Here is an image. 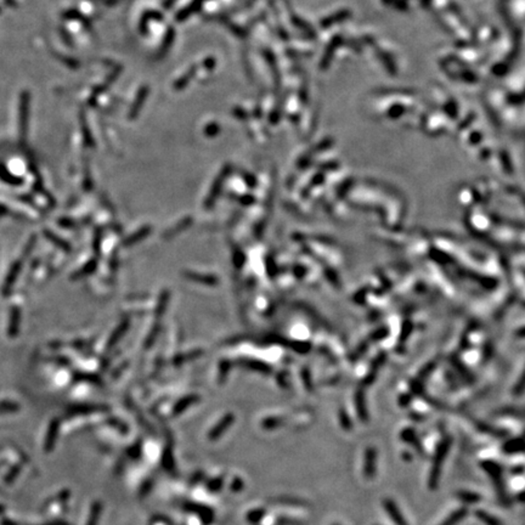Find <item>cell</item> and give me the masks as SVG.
<instances>
[{
	"instance_id": "obj_5",
	"label": "cell",
	"mask_w": 525,
	"mask_h": 525,
	"mask_svg": "<svg viewBox=\"0 0 525 525\" xmlns=\"http://www.w3.org/2000/svg\"><path fill=\"white\" fill-rule=\"evenodd\" d=\"M383 508L387 512L388 517L393 521V523L395 525H408L406 522L405 517H404L403 512L400 511L399 506L396 505V502L392 499H384L383 500Z\"/></svg>"
},
{
	"instance_id": "obj_14",
	"label": "cell",
	"mask_w": 525,
	"mask_h": 525,
	"mask_svg": "<svg viewBox=\"0 0 525 525\" xmlns=\"http://www.w3.org/2000/svg\"><path fill=\"white\" fill-rule=\"evenodd\" d=\"M403 456H404V459H405L406 461H407V460H411V455H410V454H407V452H404Z\"/></svg>"
},
{
	"instance_id": "obj_11",
	"label": "cell",
	"mask_w": 525,
	"mask_h": 525,
	"mask_svg": "<svg viewBox=\"0 0 525 525\" xmlns=\"http://www.w3.org/2000/svg\"><path fill=\"white\" fill-rule=\"evenodd\" d=\"M474 516L485 525H504V523L501 522V519L492 516L491 513L484 511V509H477V511L474 512Z\"/></svg>"
},
{
	"instance_id": "obj_1",
	"label": "cell",
	"mask_w": 525,
	"mask_h": 525,
	"mask_svg": "<svg viewBox=\"0 0 525 525\" xmlns=\"http://www.w3.org/2000/svg\"><path fill=\"white\" fill-rule=\"evenodd\" d=\"M480 467H482V469L484 470V472L489 475L490 479H491L500 504L504 507H509L511 499H509L508 492H507L506 483H505L504 478V469H502L501 464H500L499 462H496V461L484 460L480 462Z\"/></svg>"
},
{
	"instance_id": "obj_4",
	"label": "cell",
	"mask_w": 525,
	"mask_h": 525,
	"mask_svg": "<svg viewBox=\"0 0 525 525\" xmlns=\"http://www.w3.org/2000/svg\"><path fill=\"white\" fill-rule=\"evenodd\" d=\"M400 439L403 440L404 443H406V444L411 445V446H412L413 449H415L416 451L421 455V456H425V450H424V447H423L422 442L420 440L417 433H416V430L413 429V428H411V427L404 428V429L400 432Z\"/></svg>"
},
{
	"instance_id": "obj_8",
	"label": "cell",
	"mask_w": 525,
	"mask_h": 525,
	"mask_svg": "<svg viewBox=\"0 0 525 525\" xmlns=\"http://www.w3.org/2000/svg\"><path fill=\"white\" fill-rule=\"evenodd\" d=\"M477 428H478V430H480V432L485 433V434L492 435V437H496V438H505L508 435V430L507 429L494 427V425L487 424V423H484V422H478Z\"/></svg>"
},
{
	"instance_id": "obj_12",
	"label": "cell",
	"mask_w": 525,
	"mask_h": 525,
	"mask_svg": "<svg viewBox=\"0 0 525 525\" xmlns=\"http://www.w3.org/2000/svg\"><path fill=\"white\" fill-rule=\"evenodd\" d=\"M338 421H339V424H341V427L343 428L344 430L350 432V430L353 429V421H351V418L349 417L348 412H346L345 410H343V408L339 411Z\"/></svg>"
},
{
	"instance_id": "obj_9",
	"label": "cell",
	"mask_w": 525,
	"mask_h": 525,
	"mask_svg": "<svg viewBox=\"0 0 525 525\" xmlns=\"http://www.w3.org/2000/svg\"><path fill=\"white\" fill-rule=\"evenodd\" d=\"M456 497L464 505H474L482 501V495L478 492L469 491V490H459L456 492Z\"/></svg>"
},
{
	"instance_id": "obj_2",
	"label": "cell",
	"mask_w": 525,
	"mask_h": 525,
	"mask_svg": "<svg viewBox=\"0 0 525 525\" xmlns=\"http://www.w3.org/2000/svg\"><path fill=\"white\" fill-rule=\"evenodd\" d=\"M452 445V438L450 435L443 438L439 442V444L437 445V449H435L434 456L432 460V468H430L429 472V478H428V489L434 491L439 487V482H440V475H442L443 470V464H444L445 460H446L447 454L450 452Z\"/></svg>"
},
{
	"instance_id": "obj_10",
	"label": "cell",
	"mask_w": 525,
	"mask_h": 525,
	"mask_svg": "<svg viewBox=\"0 0 525 525\" xmlns=\"http://www.w3.org/2000/svg\"><path fill=\"white\" fill-rule=\"evenodd\" d=\"M355 408H356V413H358L359 421L363 423H367L368 421H370V416H368L367 408H366V404H365V400H363V396L360 395V394L356 395V398H355Z\"/></svg>"
},
{
	"instance_id": "obj_6",
	"label": "cell",
	"mask_w": 525,
	"mask_h": 525,
	"mask_svg": "<svg viewBox=\"0 0 525 525\" xmlns=\"http://www.w3.org/2000/svg\"><path fill=\"white\" fill-rule=\"evenodd\" d=\"M502 452L507 455H516L521 454L524 450V442L522 437H516V438H509V439L505 440V443L502 444Z\"/></svg>"
},
{
	"instance_id": "obj_3",
	"label": "cell",
	"mask_w": 525,
	"mask_h": 525,
	"mask_svg": "<svg viewBox=\"0 0 525 525\" xmlns=\"http://www.w3.org/2000/svg\"><path fill=\"white\" fill-rule=\"evenodd\" d=\"M376 462H377V450L373 446H368L363 455V477L367 480H372L376 475Z\"/></svg>"
},
{
	"instance_id": "obj_7",
	"label": "cell",
	"mask_w": 525,
	"mask_h": 525,
	"mask_svg": "<svg viewBox=\"0 0 525 525\" xmlns=\"http://www.w3.org/2000/svg\"><path fill=\"white\" fill-rule=\"evenodd\" d=\"M467 516H468L467 507H464V506L460 507V508L455 509L454 512H451V513L449 514V517H446V518H445L439 525H457L459 523H461V522H462Z\"/></svg>"
},
{
	"instance_id": "obj_13",
	"label": "cell",
	"mask_w": 525,
	"mask_h": 525,
	"mask_svg": "<svg viewBox=\"0 0 525 525\" xmlns=\"http://www.w3.org/2000/svg\"><path fill=\"white\" fill-rule=\"evenodd\" d=\"M282 423H283V420H282V418L275 417V418H269L267 421H265L264 424H265V427H267V428H276V427H279V425H281Z\"/></svg>"
},
{
	"instance_id": "obj_15",
	"label": "cell",
	"mask_w": 525,
	"mask_h": 525,
	"mask_svg": "<svg viewBox=\"0 0 525 525\" xmlns=\"http://www.w3.org/2000/svg\"><path fill=\"white\" fill-rule=\"evenodd\" d=\"M332 525H341V524H338V523H333Z\"/></svg>"
}]
</instances>
